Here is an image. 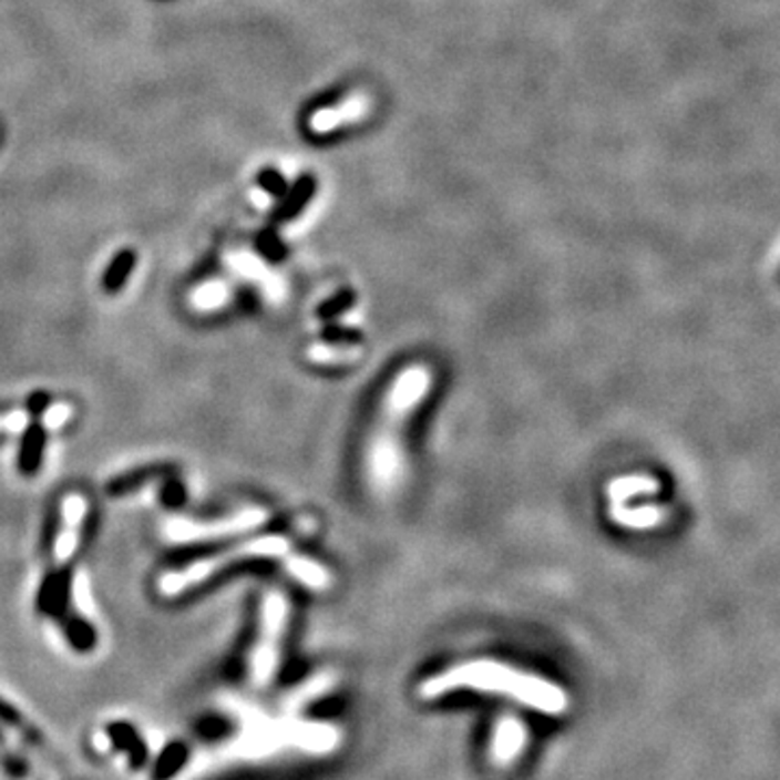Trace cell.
I'll list each match as a JSON object with an SVG mask.
<instances>
[{"label":"cell","instance_id":"ac0fdd59","mask_svg":"<svg viewBox=\"0 0 780 780\" xmlns=\"http://www.w3.org/2000/svg\"><path fill=\"white\" fill-rule=\"evenodd\" d=\"M0 720L7 725H20V716L16 709H11L7 702L0 700Z\"/></svg>","mask_w":780,"mask_h":780},{"label":"cell","instance_id":"9c48e42d","mask_svg":"<svg viewBox=\"0 0 780 780\" xmlns=\"http://www.w3.org/2000/svg\"><path fill=\"white\" fill-rule=\"evenodd\" d=\"M167 475H172V466H163V464L142 466V469L129 471V473L117 475L115 480H111L109 486H106V492L111 496H124V494H131V492L146 486L147 482H152V480H163Z\"/></svg>","mask_w":780,"mask_h":780},{"label":"cell","instance_id":"ba28073f","mask_svg":"<svg viewBox=\"0 0 780 780\" xmlns=\"http://www.w3.org/2000/svg\"><path fill=\"white\" fill-rule=\"evenodd\" d=\"M657 492H659V484L648 475H623L607 484L609 505L629 503L634 496H648Z\"/></svg>","mask_w":780,"mask_h":780},{"label":"cell","instance_id":"277c9868","mask_svg":"<svg viewBox=\"0 0 780 780\" xmlns=\"http://www.w3.org/2000/svg\"><path fill=\"white\" fill-rule=\"evenodd\" d=\"M72 601V573L68 568H59L50 573L38 589V609L50 618H61L68 614Z\"/></svg>","mask_w":780,"mask_h":780},{"label":"cell","instance_id":"d6986e66","mask_svg":"<svg viewBox=\"0 0 780 780\" xmlns=\"http://www.w3.org/2000/svg\"><path fill=\"white\" fill-rule=\"evenodd\" d=\"M779 278H780V274H779Z\"/></svg>","mask_w":780,"mask_h":780},{"label":"cell","instance_id":"9a60e30c","mask_svg":"<svg viewBox=\"0 0 780 780\" xmlns=\"http://www.w3.org/2000/svg\"><path fill=\"white\" fill-rule=\"evenodd\" d=\"M312 183L308 181V178H304L301 183H299V187L295 189V194L289 197V202H287V206H285V211H280V217H291L292 213L297 211V206L310 195V192H312Z\"/></svg>","mask_w":780,"mask_h":780},{"label":"cell","instance_id":"6da1fadb","mask_svg":"<svg viewBox=\"0 0 780 780\" xmlns=\"http://www.w3.org/2000/svg\"><path fill=\"white\" fill-rule=\"evenodd\" d=\"M432 390L430 367L414 362L401 369L382 397L365 451V475L371 492L392 496L406 482V428Z\"/></svg>","mask_w":780,"mask_h":780},{"label":"cell","instance_id":"5bb4252c","mask_svg":"<svg viewBox=\"0 0 780 780\" xmlns=\"http://www.w3.org/2000/svg\"><path fill=\"white\" fill-rule=\"evenodd\" d=\"M158 496H161V503L165 507L178 510V507H183L187 503L189 494H187V488L181 480H176L174 475H167V478H163V486H161Z\"/></svg>","mask_w":780,"mask_h":780},{"label":"cell","instance_id":"52a82bcc","mask_svg":"<svg viewBox=\"0 0 780 780\" xmlns=\"http://www.w3.org/2000/svg\"><path fill=\"white\" fill-rule=\"evenodd\" d=\"M609 514L616 525L627 530H653L661 525L668 516V510L661 505H609Z\"/></svg>","mask_w":780,"mask_h":780},{"label":"cell","instance_id":"7c38bea8","mask_svg":"<svg viewBox=\"0 0 780 780\" xmlns=\"http://www.w3.org/2000/svg\"><path fill=\"white\" fill-rule=\"evenodd\" d=\"M133 269H135V254H133L131 249L120 252V254L111 260V265L106 267V271H104V276H102V287L109 292L120 291V289L129 283Z\"/></svg>","mask_w":780,"mask_h":780},{"label":"cell","instance_id":"3957f363","mask_svg":"<svg viewBox=\"0 0 780 780\" xmlns=\"http://www.w3.org/2000/svg\"><path fill=\"white\" fill-rule=\"evenodd\" d=\"M289 601L283 594H269L263 605L260 635L252 653V677L258 685L271 681L280 666V644L289 623Z\"/></svg>","mask_w":780,"mask_h":780},{"label":"cell","instance_id":"e0dca14e","mask_svg":"<svg viewBox=\"0 0 780 780\" xmlns=\"http://www.w3.org/2000/svg\"><path fill=\"white\" fill-rule=\"evenodd\" d=\"M47 406H49V394H44V392L31 394V399H29V410H31L35 417H40Z\"/></svg>","mask_w":780,"mask_h":780},{"label":"cell","instance_id":"5b68a950","mask_svg":"<svg viewBox=\"0 0 780 780\" xmlns=\"http://www.w3.org/2000/svg\"><path fill=\"white\" fill-rule=\"evenodd\" d=\"M525 743H527L525 725L514 716H505L494 727L490 750H492V757L499 766H507L523 752Z\"/></svg>","mask_w":780,"mask_h":780},{"label":"cell","instance_id":"4fadbf2b","mask_svg":"<svg viewBox=\"0 0 780 780\" xmlns=\"http://www.w3.org/2000/svg\"><path fill=\"white\" fill-rule=\"evenodd\" d=\"M362 356L360 347H342V345H315L308 351V358L319 365H349Z\"/></svg>","mask_w":780,"mask_h":780},{"label":"cell","instance_id":"8fae6325","mask_svg":"<svg viewBox=\"0 0 780 780\" xmlns=\"http://www.w3.org/2000/svg\"><path fill=\"white\" fill-rule=\"evenodd\" d=\"M61 629H63V634H65L68 644H70L74 650H79V653H90V650L96 648V629H94L92 623H88L85 618L74 616V614H65V616H61Z\"/></svg>","mask_w":780,"mask_h":780},{"label":"cell","instance_id":"2e32d148","mask_svg":"<svg viewBox=\"0 0 780 780\" xmlns=\"http://www.w3.org/2000/svg\"><path fill=\"white\" fill-rule=\"evenodd\" d=\"M260 185H263L269 194H283V192H285V181H283L278 174H274V172H265V174L260 176Z\"/></svg>","mask_w":780,"mask_h":780},{"label":"cell","instance_id":"7a4b0ae2","mask_svg":"<svg viewBox=\"0 0 780 780\" xmlns=\"http://www.w3.org/2000/svg\"><path fill=\"white\" fill-rule=\"evenodd\" d=\"M455 689H475L505 696L546 716H560L568 707L566 691L560 685L492 659L458 664L440 673L421 685V696L425 700H434Z\"/></svg>","mask_w":780,"mask_h":780},{"label":"cell","instance_id":"30bf717a","mask_svg":"<svg viewBox=\"0 0 780 780\" xmlns=\"http://www.w3.org/2000/svg\"><path fill=\"white\" fill-rule=\"evenodd\" d=\"M287 571L292 579H297L299 584L310 587V589H328L332 585V575L328 568H324L319 562L308 560V557H299L292 555L287 560Z\"/></svg>","mask_w":780,"mask_h":780},{"label":"cell","instance_id":"8992f818","mask_svg":"<svg viewBox=\"0 0 780 780\" xmlns=\"http://www.w3.org/2000/svg\"><path fill=\"white\" fill-rule=\"evenodd\" d=\"M47 453V430L42 423H31L24 428L18 447V469L22 475L31 478L40 471Z\"/></svg>","mask_w":780,"mask_h":780}]
</instances>
